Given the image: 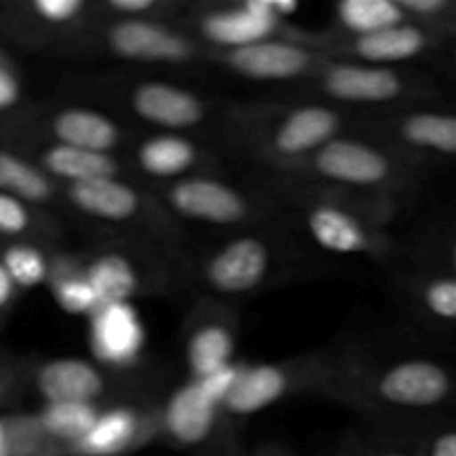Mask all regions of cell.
<instances>
[{
    "instance_id": "6da1fadb",
    "label": "cell",
    "mask_w": 456,
    "mask_h": 456,
    "mask_svg": "<svg viewBox=\"0 0 456 456\" xmlns=\"http://www.w3.org/2000/svg\"><path fill=\"white\" fill-rule=\"evenodd\" d=\"M374 392L395 410L439 412L456 401V372L435 359H403L379 374Z\"/></svg>"
},
{
    "instance_id": "7402d4cb",
    "label": "cell",
    "mask_w": 456,
    "mask_h": 456,
    "mask_svg": "<svg viewBox=\"0 0 456 456\" xmlns=\"http://www.w3.org/2000/svg\"><path fill=\"white\" fill-rule=\"evenodd\" d=\"M83 276L96 297L98 307L132 301L141 285L136 265L127 256L116 252H107L94 258L83 270Z\"/></svg>"
},
{
    "instance_id": "ac0fdd59",
    "label": "cell",
    "mask_w": 456,
    "mask_h": 456,
    "mask_svg": "<svg viewBox=\"0 0 456 456\" xmlns=\"http://www.w3.org/2000/svg\"><path fill=\"white\" fill-rule=\"evenodd\" d=\"M145 428L141 414L134 408L101 410L92 430L71 448L78 456H120L136 448Z\"/></svg>"
},
{
    "instance_id": "484cf974",
    "label": "cell",
    "mask_w": 456,
    "mask_h": 456,
    "mask_svg": "<svg viewBox=\"0 0 456 456\" xmlns=\"http://www.w3.org/2000/svg\"><path fill=\"white\" fill-rule=\"evenodd\" d=\"M98 410L96 403L85 401H62V403H45L36 419V428L56 444L69 445V450L92 430L96 423Z\"/></svg>"
},
{
    "instance_id": "5b68a950",
    "label": "cell",
    "mask_w": 456,
    "mask_h": 456,
    "mask_svg": "<svg viewBox=\"0 0 456 456\" xmlns=\"http://www.w3.org/2000/svg\"><path fill=\"white\" fill-rule=\"evenodd\" d=\"M323 89L341 102L383 105L408 96L412 85L395 67L365 65V62H334L323 71Z\"/></svg>"
},
{
    "instance_id": "8d00e7d4",
    "label": "cell",
    "mask_w": 456,
    "mask_h": 456,
    "mask_svg": "<svg viewBox=\"0 0 456 456\" xmlns=\"http://www.w3.org/2000/svg\"><path fill=\"white\" fill-rule=\"evenodd\" d=\"M16 292L18 289L13 288L12 279L7 276V272H4V267L0 265V319L4 316V312L12 307L13 298H16Z\"/></svg>"
},
{
    "instance_id": "4dcf8cb0",
    "label": "cell",
    "mask_w": 456,
    "mask_h": 456,
    "mask_svg": "<svg viewBox=\"0 0 456 456\" xmlns=\"http://www.w3.org/2000/svg\"><path fill=\"white\" fill-rule=\"evenodd\" d=\"M405 445L417 456H456V421L430 423Z\"/></svg>"
},
{
    "instance_id": "83f0119b",
    "label": "cell",
    "mask_w": 456,
    "mask_h": 456,
    "mask_svg": "<svg viewBox=\"0 0 456 456\" xmlns=\"http://www.w3.org/2000/svg\"><path fill=\"white\" fill-rule=\"evenodd\" d=\"M0 265L16 289H34L52 276L47 254L29 240H4L0 245Z\"/></svg>"
},
{
    "instance_id": "277c9868",
    "label": "cell",
    "mask_w": 456,
    "mask_h": 456,
    "mask_svg": "<svg viewBox=\"0 0 456 456\" xmlns=\"http://www.w3.org/2000/svg\"><path fill=\"white\" fill-rule=\"evenodd\" d=\"M312 160L321 176L343 185L379 187L396 178V163L386 151L350 138H334Z\"/></svg>"
},
{
    "instance_id": "3957f363",
    "label": "cell",
    "mask_w": 456,
    "mask_h": 456,
    "mask_svg": "<svg viewBox=\"0 0 456 456\" xmlns=\"http://www.w3.org/2000/svg\"><path fill=\"white\" fill-rule=\"evenodd\" d=\"M107 47L123 61L178 65L194 58V43L145 18H123L107 31Z\"/></svg>"
},
{
    "instance_id": "ab89813d",
    "label": "cell",
    "mask_w": 456,
    "mask_h": 456,
    "mask_svg": "<svg viewBox=\"0 0 456 456\" xmlns=\"http://www.w3.org/2000/svg\"><path fill=\"white\" fill-rule=\"evenodd\" d=\"M365 456H417V454H414V450H410L405 444H399V445H387V448L374 450V452Z\"/></svg>"
},
{
    "instance_id": "7a4b0ae2",
    "label": "cell",
    "mask_w": 456,
    "mask_h": 456,
    "mask_svg": "<svg viewBox=\"0 0 456 456\" xmlns=\"http://www.w3.org/2000/svg\"><path fill=\"white\" fill-rule=\"evenodd\" d=\"M89 350L107 368H129L145 350V325L132 301L102 305L89 316Z\"/></svg>"
},
{
    "instance_id": "d6a6232c",
    "label": "cell",
    "mask_w": 456,
    "mask_h": 456,
    "mask_svg": "<svg viewBox=\"0 0 456 456\" xmlns=\"http://www.w3.org/2000/svg\"><path fill=\"white\" fill-rule=\"evenodd\" d=\"M31 230H34L31 205L0 191V239L25 240Z\"/></svg>"
},
{
    "instance_id": "1f68e13d",
    "label": "cell",
    "mask_w": 456,
    "mask_h": 456,
    "mask_svg": "<svg viewBox=\"0 0 456 456\" xmlns=\"http://www.w3.org/2000/svg\"><path fill=\"white\" fill-rule=\"evenodd\" d=\"M18 12L27 20L43 22L49 27H62L69 25L85 12V3L83 0H31L29 4L18 7Z\"/></svg>"
},
{
    "instance_id": "d6986e66",
    "label": "cell",
    "mask_w": 456,
    "mask_h": 456,
    "mask_svg": "<svg viewBox=\"0 0 456 456\" xmlns=\"http://www.w3.org/2000/svg\"><path fill=\"white\" fill-rule=\"evenodd\" d=\"M52 134L58 145L110 154L120 142V129L110 116L87 107H69L52 118Z\"/></svg>"
},
{
    "instance_id": "f35d334b",
    "label": "cell",
    "mask_w": 456,
    "mask_h": 456,
    "mask_svg": "<svg viewBox=\"0 0 456 456\" xmlns=\"http://www.w3.org/2000/svg\"><path fill=\"white\" fill-rule=\"evenodd\" d=\"M13 396V379L7 370L0 365V408L7 405Z\"/></svg>"
},
{
    "instance_id": "2e32d148",
    "label": "cell",
    "mask_w": 456,
    "mask_h": 456,
    "mask_svg": "<svg viewBox=\"0 0 456 456\" xmlns=\"http://www.w3.org/2000/svg\"><path fill=\"white\" fill-rule=\"evenodd\" d=\"M288 390L289 377L281 365H243L221 412L232 414V417H252L272 408L276 401L288 395Z\"/></svg>"
},
{
    "instance_id": "f546056e",
    "label": "cell",
    "mask_w": 456,
    "mask_h": 456,
    "mask_svg": "<svg viewBox=\"0 0 456 456\" xmlns=\"http://www.w3.org/2000/svg\"><path fill=\"white\" fill-rule=\"evenodd\" d=\"M49 285H52L53 301L58 303L62 312L74 316H92L98 310L96 297H94L92 288L85 281L83 272L80 274H53L49 276Z\"/></svg>"
},
{
    "instance_id": "9c48e42d",
    "label": "cell",
    "mask_w": 456,
    "mask_h": 456,
    "mask_svg": "<svg viewBox=\"0 0 456 456\" xmlns=\"http://www.w3.org/2000/svg\"><path fill=\"white\" fill-rule=\"evenodd\" d=\"M227 67L252 80H292L305 74L312 53L303 45L288 40H263L249 47L234 49L225 56Z\"/></svg>"
},
{
    "instance_id": "d590c367",
    "label": "cell",
    "mask_w": 456,
    "mask_h": 456,
    "mask_svg": "<svg viewBox=\"0 0 456 456\" xmlns=\"http://www.w3.org/2000/svg\"><path fill=\"white\" fill-rule=\"evenodd\" d=\"M107 7L123 18H142L156 9V0H110Z\"/></svg>"
},
{
    "instance_id": "9a60e30c",
    "label": "cell",
    "mask_w": 456,
    "mask_h": 456,
    "mask_svg": "<svg viewBox=\"0 0 456 456\" xmlns=\"http://www.w3.org/2000/svg\"><path fill=\"white\" fill-rule=\"evenodd\" d=\"M395 134L417 154L456 160V110H412L399 116Z\"/></svg>"
},
{
    "instance_id": "30bf717a",
    "label": "cell",
    "mask_w": 456,
    "mask_h": 456,
    "mask_svg": "<svg viewBox=\"0 0 456 456\" xmlns=\"http://www.w3.org/2000/svg\"><path fill=\"white\" fill-rule=\"evenodd\" d=\"M450 29H436V27L417 25V22H401V25L387 27L377 34L359 36L352 45V52L365 65L392 67L399 62L417 61L419 56L428 53L436 43V36Z\"/></svg>"
},
{
    "instance_id": "4fadbf2b",
    "label": "cell",
    "mask_w": 456,
    "mask_h": 456,
    "mask_svg": "<svg viewBox=\"0 0 456 456\" xmlns=\"http://www.w3.org/2000/svg\"><path fill=\"white\" fill-rule=\"evenodd\" d=\"M34 383L45 403L85 401L94 403L105 392V379L89 361L62 356L45 361L34 372Z\"/></svg>"
},
{
    "instance_id": "f1b7e54d",
    "label": "cell",
    "mask_w": 456,
    "mask_h": 456,
    "mask_svg": "<svg viewBox=\"0 0 456 456\" xmlns=\"http://www.w3.org/2000/svg\"><path fill=\"white\" fill-rule=\"evenodd\" d=\"M417 298L432 321L456 325V276L436 272L419 283Z\"/></svg>"
},
{
    "instance_id": "7c38bea8",
    "label": "cell",
    "mask_w": 456,
    "mask_h": 456,
    "mask_svg": "<svg viewBox=\"0 0 456 456\" xmlns=\"http://www.w3.org/2000/svg\"><path fill=\"white\" fill-rule=\"evenodd\" d=\"M132 110L142 120L163 129L194 127L205 116V105L196 94L159 80L134 87Z\"/></svg>"
},
{
    "instance_id": "ba28073f",
    "label": "cell",
    "mask_w": 456,
    "mask_h": 456,
    "mask_svg": "<svg viewBox=\"0 0 456 456\" xmlns=\"http://www.w3.org/2000/svg\"><path fill=\"white\" fill-rule=\"evenodd\" d=\"M174 212L209 225H234L248 218V203L236 190L214 178H185L167 191Z\"/></svg>"
},
{
    "instance_id": "d4e9b609",
    "label": "cell",
    "mask_w": 456,
    "mask_h": 456,
    "mask_svg": "<svg viewBox=\"0 0 456 456\" xmlns=\"http://www.w3.org/2000/svg\"><path fill=\"white\" fill-rule=\"evenodd\" d=\"M199 151L191 141L178 134H159L138 147L136 160L154 178H176L194 167Z\"/></svg>"
},
{
    "instance_id": "8992f818",
    "label": "cell",
    "mask_w": 456,
    "mask_h": 456,
    "mask_svg": "<svg viewBox=\"0 0 456 456\" xmlns=\"http://www.w3.org/2000/svg\"><path fill=\"white\" fill-rule=\"evenodd\" d=\"M281 18L274 0H245L234 7L218 9L200 20V34L216 47L234 52L270 40L279 31Z\"/></svg>"
},
{
    "instance_id": "ffe728a7",
    "label": "cell",
    "mask_w": 456,
    "mask_h": 456,
    "mask_svg": "<svg viewBox=\"0 0 456 456\" xmlns=\"http://www.w3.org/2000/svg\"><path fill=\"white\" fill-rule=\"evenodd\" d=\"M71 203L87 216L107 223H125L136 216L141 208L136 190L118 178H96V181L76 183L67 191Z\"/></svg>"
},
{
    "instance_id": "5bb4252c",
    "label": "cell",
    "mask_w": 456,
    "mask_h": 456,
    "mask_svg": "<svg viewBox=\"0 0 456 456\" xmlns=\"http://www.w3.org/2000/svg\"><path fill=\"white\" fill-rule=\"evenodd\" d=\"M341 118L334 110L323 105H305L294 110L279 123L272 147L285 159H298L305 154H316L321 147L334 141Z\"/></svg>"
},
{
    "instance_id": "4316f807",
    "label": "cell",
    "mask_w": 456,
    "mask_h": 456,
    "mask_svg": "<svg viewBox=\"0 0 456 456\" xmlns=\"http://www.w3.org/2000/svg\"><path fill=\"white\" fill-rule=\"evenodd\" d=\"M334 12L337 20L356 38L408 22L399 0H343Z\"/></svg>"
},
{
    "instance_id": "8fae6325",
    "label": "cell",
    "mask_w": 456,
    "mask_h": 456,
    "mask_svg": "<svg viewBox=\"0 0 456 456\" xmlns=\"http://www.w3.org/2000/svg\"><path fill=\"white\" fill-rule=\"evenodd\" d=\"M221 410L205 399L194 381H187L169 396L163 412V430L174 445L199 448L209 441Z\"/></svg>"
},
{
    "instance_id": "e575fe53",
    "label": "cell",
    "mask_w": 456,
    "mask_h": 456,
    "mask_svg": "<svg viewBox=\"0 0 456 456\" xmlns=\"http://www.w3.org/2000/svg\"><path fill=\"white\" fill-rule=\"evenodd\" d=\"M22 101V80L7 53L0 52V118L12 114Z\"/></svg>"
},
{
    "instance_id": "603a6c76",
    "label": "cell",
    "mask_w": 456,
    "mask_h": 456,
    "mask_svg": "<svg viewBox=\"0 0 456 456\" xmlns=\"http://www.w3.org/2000/svg\"><path fill=\"white\" fill-rule=\"evenodd\" d=\"M0 191L34 208L53 199V183L27 156L0 145Z\"/></svg>"
},
{
    "instance_id": "836d02e7",
    "label": "cell",
    "mask_w": 456,
    "mask_h": 456,
    "mask_svg": "<svg viewBox=\"0 0 456 456\" xmlns=\"http://www.w3.org/2000/svg\"><path fill=\"white\" fill-rule=\"evenodd\" d=\"M243 365L245 363H234V361H232V363L225 365V368L216 370V372L208 374V377L203 379H191V381L199 386V390L203 392L205 399L212 401L218 410H223V403H225L227 395H230L232 387H234Z\"/></svg>"
},
{
    "instance_id": "e0dca14e",
    "label": "cell",
    "mask_w": 456,
    "mask_h": 456,
    "mask_svg": "<svg viewBox=\"0 0 456 456\" xmlns=\"http://www.w3.org/2000/svg\"><path fill=\"white\" fill-rule=\"evenodd\" d=\"M307 230L321 248L332 254L354 256L372 249V239L363 223L338 205L316 203L307 212Z\"/></svg>"
},
{
    "instance_id": "cb8c5ba5",
    "label": "cell",
    "mask_w": 456,
    "mask_h": 456,
    "mask_svg": "<svg viewBox=\"0 0 456 456\" xmlns=\"http://www.w3.org/2000/svg\"><path fill=\"white\" fill-rule=\"evenodd\" d=\"M234 334L221 321L199 325L187 338V370L191 379H203L234 361Z\"/></svg>"
},
{
    "instance_id": "74e56055",
    "label": "cell",
    "mask_w": 456,
    "mask_h": 456,
    "mask_svg": "<svg viewBox=\"0 0 456 456\" xmlns=\"http://www.w3.org/2000/svg\"><path fill=\"white\" fill-rule=\"evenodd\" d=\"M444 261H445V267H444L445 274L456 276V230L452 232V234H450L448 243H445Z\"/></svg>"
},
{
    "instance_id": "52a82bcc",
    "label": "cell",
    "mask_w": 456,
    "mask_h": 456,
    "mask_svg": "<svg viewBox=\"0 0 456 456\" xmlns=\"http://www.w3.org/2000/svg\"><path fill=\"white\" fill-rule=\"evenodd\" d=\"M270 267V249L261 239L240 236L223 245L205 265V281L214 292L245 294L263 283Z\"/></svg>"
},
{
    "instance_id": "44dd1931",
    "label": "cell",
    "mask_w": 456,
    "mask_h": 456,
    "mask_svg": "<svg viewBox=\"0 0 456 456\" xmlns=\"http://www.w3.org/2000/svg\"><path fill=\"white\" fill-rule=\"evenodd\" d=\"M38 160L40 163L36 165L49 178H61L69 185L96 181V178H116L118 174V163L111 154L78 150V147L58 145V142L49 145Z\"/></svg>"
}]
</instances>
